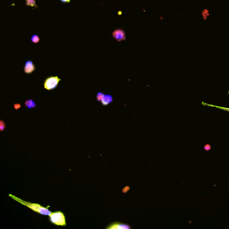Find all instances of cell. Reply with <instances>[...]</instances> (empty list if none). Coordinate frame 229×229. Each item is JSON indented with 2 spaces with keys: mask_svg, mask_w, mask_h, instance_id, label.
<instances>
[{
  "mask_svg": "<svg viewBox=\"0 0 229 229\" xmlns=\"http://www.w3.org/2000/svg\"><path fill=\"white\" fill-rule=\"evenodd\" d=\"M9 196L11 197L13 199H14L16 201L19 202L22 205H25L28 208H30L31 210H33L34 212L41 214V215H45V216H50L52 214V212L48 209V207H43L41 206L40 204H36V203H30V202H27V201H24L22 199L12 195L11 194H9Z\"/></svg>",
  "mask_w": 229,
  "mask_h": 229,
  "instance_id": "cell-1",
  "label": "cell"
},
{
  "mask_svg": "<svg viewBox=\"0 0 229 229\" xmlns=\"http://www.w3.org/2000/svg\"><path fill=\"white\" fill-rule=\"evenodd\" d=\"M49 220L51 223L56 226L65 227L66 225L65 217L61 211H57L52 212L49 216Z\"/></svg>",
  "mask_w": 229,
  "mask_h": 229,
  "instance_id": "cell-2",
  "label": "cell"
},
{
  "mask_svg": "<svg viewBox=\"0 0 229 229\" xmlns=\"http://www.w3.org/2000/svg\"><path fill=\"white\" fill-rule=\"evenodd\" d=\"M61 79L57 76H51L45 79L44 88L48 90L54 89L58 84Z\"/></svg>",
  "mask_w": 229,
  "mask_h": 229,
  "instance_id": "cell-3",
  "label": "cell"
},
{
  "mask_svg": "<svg viewBox=\"0 0 229 229\" xmlns=\"http://www.w3.org/2000/svg\"><path fill=\"white\" fill-rule=\"evenodd\" d=\"M112 36L115 40L119 42L126 40L125 33L123 29H116L113 32Z\"/></svg>",
  "mask_w": 229,
  "mask_h": 229,
  "instance_id": "cell-4",
  "label": "cell"
},
{
  "mask_svg": "<svg viewBox=\"0 0 229 229\" xmlns=\"http://www.w3.org/2000/svg\"><path fill=\"white\" fill-rule=\"evenodd\" d=\"M131 227L128 224L123 223L120 222H113L110 224L108 227H106L107 229H130Z\"/></svg>",
  "mask_w": 229,
  "mask_h": 229,
  "instance_id": "cell-5",
  "label": "cell"
},
{
  "mask_svg": "<svg viewBox=\"0 0 229 229\" xmlns=\"http://www.w3.org/2000/svg\"><path fill=\"white\" fill-rule=\"evenodd\" d=\"M35 67L33 62L28 61L26 62L24 67V72L26 74H30L35 71Z\"/></svg>",
  "mask_w": 229,
  "mask_h": 229,
  "instance_id": "cell-6",
  "label": "cell"
},
{
  "mask_svg": "<svg viewBox=\"0 0 229 229\" xmlns=\"http://www.w3.org/2000/svg\"><path fill=\"white\" fill-rule=\"evenodd\" d=\"M113 96L111 95L108 94V95H105L102 100H101V102L103 106H108V105H109L113 102Z\"/></svg>",
  "mask_w": 229,
  "mask_h": 229,
  "instance_id": "cell-7",
  "label": "cell"
},
{
  "mask_svg": "<svg viewBox=\"0 0 229 229\" xmlns=\"http://www.w3.org/2000/svg\"><path fill=\"white\" fill-rule=\"evenodd\" d=\"M25 105L26 106L28 109H34L36 107V104L31 99H29L25 101Z\"/></svg>",
  "mask_w": 229,
  "mask_h": 229,
  "instance_id": "cell-8",
  "label": "cell"
},
{
  "mask_svg": "<svg viewBox=\"0 0 229 229\" xmlns=\"http://www.w3.org/2000/svg\"><path fill=\"white\" fill-rule=\"evenodd\" d=\"M26 5L27 6L32 7L38 8V6L35 3V0H26Z\"/></svg>",
  "mask_w": 229,
  "mask_h": 229,
  "instance_id": "cell-9",
  "label": "cell"
},
{
  "mask_svg": "<svg viewBox=\"0 0 229 229\" xmlns=\"http://www.w3.org/2000/svg\"><path fill=\"white\" fill-rule=\"evenodd\" d=\"M31 40L34 44H37V43H39V41H40V37L37 35H33L31 37Z\"/></svg>",
  "mask_w": 229,
  "mask_h": 229,
  "instance_id": "cell-10",
  "label": "cell"
},
{
  "mask_svg": "<svg viewBox=\"0 0 229 229\" xmlns=\"http://www.w3.org/2000/svg\"><path fill=\"white\" fill-rule=\"evenodd\" d=\"M105 94L102 92H100L97 94V96H96V99L99 102H101L103 97L105 96Z\"/></svg>",
  "mask_w": 229,
  "mask_h": 229,
  "instance_id": "cell-11",
  "label": "cell"
},
{
  "mask_svg": "<svg viewBox=\"0 0 229 229\" xmlns=\"http://www.w3.org/2000/svg\"><path fill=\"white\" fill-rule=\"evenodd\" d=\"M6 128V124L5 122L2 120H0V131L3 132L5 130Z\"/></svg>",
  "mask_w": 229,
  "mask_h": 229,
  "instance_id": "cell-12",
  "label": "cell"
},
{
  "mask_svg": "<svg viewBox=\"0 0 229 229\" xmlns=\"http://www.w3.org/2000/svg\"><path fill=\"white\" fill-rule=\"evenodd\" d=\"M14 108L16 110L19 109L21 108V105L19 104H16L14 105Z\"/></svg>",
  "mask_w": 229,
  "mask_h": 229,
  "instance_id": "cell-13",
  "label": "cell"
},
{
  "mask_svg": "<svg viewBox=\"0 0 229 229\" xmlns=\"http://www.w3.org/2000/svg\"><path fill=\"white\" fill-rule=\"evenodd\" d=\"M210 149H211V146H210V145H209V144H206V145H205V146H204V149H205V150H207V151L210 150Z\"/></svg>",
  "mask_w": 229,
  "mask_h": 229,
  "instance_id": "cell-14",
  "label": "cell"
},
{
  "mask_svg": "<svg viewBox=\"0 0 229 229\" xmlns=\"http://www.w3.org/2000/svg\"><path fill=\"white\" fill-rule=\"evenodd\" d=\"M213 107L214 106V107H216V108H219V109H221L225 110V111H229V109H228V108H221V107H217V106H214V105H213Z\"/></svg>",
  "mask_w": 229,
  "mask_h": 229,
  "instance_id": "cell-15",
  "label": "cell"
},
{
  "mask_svg": "<svg viewBox=\"0 0 229 229\" xmlns=\"http://www.w3.org/2000/svg\"><path fill=\"white\" fill-rule=\"evenodd\" d=\"M60 1H61V2H62L63 3H65L69 2L70 0H60Z\"/></svg>",
  "mask_w": 229,
  "mask_h": 229,
  "instance_id": "cell-16",
  "label": "cell"
},
{
  "mask_svg": "<svg viewBox=\"0 0 229 229\" xmlns=\"http://www.w3.org/2000/svg\"><path fill=\"white\" fill-rule=\"evenodd\" d=\"M228 94H229V92H228Z\"/></svg>",
  "mask_w": 229,
  "mask_h": 229,
  "instance_id": "cell-17",
  "label": "cell"
}]
</instances>
